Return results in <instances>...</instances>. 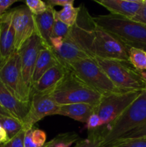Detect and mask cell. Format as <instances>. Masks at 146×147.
Here are the masks:
<instances>
[{"label": "cell", "mask_w": 146, "mask_h": 147, "mask_svg": "<svg viewBox=\"0 0 146 147\" xmlns=\"http://www.w3.org/2000/svg\"><path fill=\"white\" fill-rule=\"evenodd\" d=\"M104 147H146V138H136L116 141Z\"/></svg>", "instance_id": "obj_24"}, {"label": "cell", "mask_w": 146, "mask_h": 147, "mask_svg": "<svg viewBox=\"0 0 146 147\" xmlns=\"http://www.w3.org/2000/svg\"><path fill=\"white\" fill-rule=\"evenodd\" d=\"M145 124L146 90H144L115 120L101 127L103 147L119 140L131 131Z\"/></svg>", "instance_id": "obj_3"}, {"label": "cell", "mask_w": 146, "mask_h": 147, "mask_svg": "<svg viewBox=\"0 0 146 147\" xmlns=\"http://www.w3.org/2000/svg\"><path fill=\"white\" fill-rule=\"evenodd\" d=\"M47 5L52 7L54 6H60V7H64L68 5H74V0H48L46 1Z\"/></svg>", "instance_id": "obj_32"}, {"label": "cell", "mask_w": 146, "mask_h": 147, "mask_svg": "<svg viewBox=\"0 0 146 147\" xmlns=\"http://www.w3.org/2000/svg\"><path fill=\"white\" fill-rule=\"evenodd\" d=\"M77 77L101 96L124 92L117 88L93 58L78 60L67 65Z\"/></svg>", "instance_id": "obj_6"}, {"label": "cell", "mask_w": 146, "mask_h": 147, "mask_svg": "<svg viewBox=\"0 0 146 147\" xmlns=\"http://www.w3.org/2000/svg\"><path fill=\"white\" fill-rule=\"evenodd\" d=\"M50 94L60 106L78 103L97 106L102 97L69 68L64 78Z\"/></svg>", "instance_id": "obj_4"}, {"label": "cell", "mask_w": 146, "mask_h": 147, "mask_svg": "<svg viewBox=\"0 0 146 147\" xmlns=\"http://www.w3.org/2000/svg\"><path fill=\"white\" fill-rule=\"evenodd\" d=\"M9 140V139L7 132L4 130V128L2 127V126L0 124V145L4 144L6 142H8Z\"/></svg>", "instance_id": "obj_36"}, {"label": "cell", "mask_w": 146, "mask_h": 147, "mask_svg": "<svg viewBox=\"0 0 146 147\" xmlns=\"http://www.w3.org/2000/svg\"><path fill=\"white\" fill-rule=\"evenodd\" d=\"M74 147H103V137L101 127L88 131L86 139L77 141Z\"/></svg>", "instance_id": "obj_22"}, {"label": "cell", "mask_w": 146, "mask_h": 147, "mask_svg": "<svg viewBox=\"0 0 146 147\" xmlns=\"http://www.w3.org/2000/svg\"><path fill=\"white\" fill-rule=\"evenodd\" d=\"M17 1V0H0V17L8 11V9Z\"/></svg>", "instance_id": "obj_33"}, {"label": "cell", "mask_w": 146, "mask_h": 147, "mask_svg": "<svg viewBox=\"0 0 146 147\" xmlns=\"http://www.w3.org/2000/svg\"><path fill=\"white\" fill-rule=\"evenodd\" d=\"M141 74H142V76H143V78H144V80H145V82H146V71L145 72H143V73H141Z\"/></svg>", "instance_id": "obj_38"}, {"label": "cell", "mask_w": 146, "mask_h": 147, "mask_svg": "<svg viewBox=\"0 0 146 147\" xmlns=\"http://www.w3.org/2000/svg\"><path fill=\"white\" fill-rule=\"evenodd\" d=\"M26 6L33 15H40L47 9V3L42 0H26Z\"/></svg>", "instance_id": "obj_25"}, {"label": "cell", "mask_w": 146, "mask_h": 147, "mask_svg": "<svg viewBox=\"0 0 146 147\" xmlns=\"http://www.w3.org/2000/svg\"><path fill=\"white\" fill-rule=\"evenodd\" d=\"M0 80L16 98L21 101H30L31 92L23 78L18 51L14 50L0 68Z\"/></svg>", "instance_id": "obj_7"}, {"label": "cell", "mask_w": 146, "mask_h": 147, "mask_svg": "<svg viewBox=\"0 0 146 147\" xmlns=\"http://www.w3.org/2000/svg\"><path fill=\"white\" fill-rule=\"evenodd\" d=\"M32 129H28V130L26 131L24 139V147H38L33 143L32 139H31V132H32Z\"/></svg>", "instance_id": "obj_34"}, {"label": "cell", "mask_w": 146, "mask_h": 147, "mask_svg": "<svg viewBox=\"0 0 146 147\" xmlns=\"http://www.w3.org/2000/svg\"><path fill=\"white\" fill-rule=\"evenodd\" d=\"M0 124L6 131L9 139L23 129L22 123L13 116H1Z\"/></svg>", "instance_id": "obj_23"}, {"label": "cell", "mask_w": 146, "mask_h": 147, "mask_svg": "<svg viewBox=\"0 0 146 147\" xmlns=\"http://www.w3.org/2000/svg\"><path fill=\"white\" fill-rule=\"evenodd\" d=\"M60 105L56 103L50 93H34L30 99V109L22 122L23 129H32L44 118L58 115Z\"/></svg>", "instance_id": "obj_10"}, {"label": "cell", "mask_w": 146, "mask_h": 147, "mask_svg": "<svg viewBox=\"0 0 146 147\" xmlns=\"http://www.w3.org/2000/svg\"><path fill=\"white\" fill-rule=\"evenodd\" d=\"M95 105L86 103L61 105L58 115L71 118L77 121L86 123L87 119L95 111Z\"/></svg>", "instance_id": "obj_18"}, {"label": "cell", "mask_w": 146, "mask_h": 147, "mask_svg": "<svg viewBox=\"0 0 146 147\" xmlns=\"http://www.w3.org/2000/svg\"><path fill=\"white\" fill-rule=\"evenodd\" d=\"M94 24L115 37L125 47L146 51V25L114 14L92 17Z\"/></svg>", "instance_id": "obj_2"}, {"label": "cell", "mask_w": 146, "mask_h": 147, "mask_svg": "<svg viewBox=\"0 0 146 147\" xmlns=\"http://www.w3.org/2000/svg\"><path fill=\"white\" fill-rule=\"evenodd\" d=\"M31 139L34 144L38 147H43L47 142V134L44 131L33 128L31 132Z\"/></svg>", "instance_id": "obj_28"}, {"label": "cell", "mask_w": 146, "mask_h": 147, "mask_svg": "<svg viewBox=\"0 0 146 147\" xmlns=\"http://www.w3.org/2000/svg\"><path fill=\"white\" fill-rule=\"evenodd\" d=\"M63 134H64V133L59 134L57 135L55 137L53 138L52 140L47 142L43 147H57L59 142H60V141H61V139H62Z\"/></svg>", "instance_id": "obj_35"}, {"label": "cell", "mask_w": 146, "mask_h": 147, "mask_svg": "<svg viewBox=\"0 0 146 147\" xmlns=\"http://www.w3.org/2000/svg\"><path fill=\"white\" fill-rule=\"evenodd\" d=\"M94 27L92 17L84 6H81L77 22L64 37L60 49L52 51L60 63L67 67L69 64L78 60L93 58L92 40Z\"/></svg>", "instance_id": "obj_1"}, {"label": "cell", "mask_w": 146, "mask_h": 147, "mask_svg": "<svg viewBox=\"0 0 146 147\" xmlns=\"http://www.w3.org/2000/svg\"><path fill=\"white\" fill-rule=\"evenodd\" d=\"M70 29H71V27H69V26L64 24L62 22L55 20L54 23V26H53L51 37H65L68 34V33L70 32Z\"/></svg>", "instance_id": "obj_26"}, {"label": "cell", "mask_w": 146, "mask_h": 147, "mask_svg": "<svg viewBox=\"0 0 146 147\" xmlns=\"http://www.w3.org/2000/svg\"><path fill=\"white\" fill-rule=\"evenodd\" d=\"M58 63H60V62L52 50L47 48L42 49L39 53L34 66L32 76V85L36 83L44 73Z\"/></svg>", "instance_id": "obj_19"}, {"label": "cell", "mask_w": 146, "mask_h": 147, "mask_svg": "<svg viewBox=\"0 0 146 147\" xmlns=\"http://www.w3.org/2000/svg\"><path fill=\"white\" fill-rule=\"evenodd\" d=\"M136 138H146V124L140 128L131 131L127 134L124 135L121 139L119 140H124V139H136ZM117 140V141H119Z\"/></svg>", "instance_id": "obj_29"}, {"label": "cell", "mask_w": 146, "mask_h": 147, "mask_svg": "<svg viewBox=\"0 0 146 147\" xmlns=\"http://www.w3.org/2000/svg\"><path fill=\"white\" fill-rule=\"evenodd\" d=\"M4 62H5V60H4V59L2 58V57H1V54H0V68H1V66H2L3 65H4Z\"/></svg>", "instance_id": "obj_37"}, {"label": "cell", "mask_w": 146, "mask_h": 147, "mask_svg": "<svg viewBox=\"0 0 146 147\" xmlns=\"http://www.w3.org/2000/svg\"><path fill=\"white\" fill-rule=\"evenodd\" d=\"M131 20L138 22H140L146 25V0H144L143 7H141L138 13Z\"/></svg>", "instance_id": "obj_31"}, {"label": "cell", "mask_w": 146, "mask_h": 147, "mask_svg": "<svg viewBox=\"0 0 146 147\" xmlns=\"http://www.w3.org/2000/svg\"><path fill=\"white\" fill-rule=\"evenodd\" d=\"M100 127H102L101 121L99 116L95 113H94L87 119L85 123V129H87V131H90L94 130Z\"/></svg>", "instance_id": "obj_30"}, {"label": "cell", "mask_w": 146, "mask_h": 147, "mask_svg": "<svg viewBox=\"0 0 146 147\" xmlns=\"http://www.w3.org/2000/svg\"><path fill=\"white\" fill-rule=\"evenodd\" d=\"M0 105L13 117L22 123L30 109V101L24 102L16 98L0 80Z\"/></svg>", "instance_id": "obj_16"}, {"label": "cell", "mask_w": 146, "mask_h": 147, "mask_svg": "<svg viewBox=\"0 0 146 147\" xmlns=\"http://www.w3.org/2000/svg\"><path fill=\"white\" fill-rule=\"evenodd\" d=\"M13 9L0 17V54L4 60L14 51L15 32L12 22Z\"/></svg>", "instance_id": "obj_13"}, {"label": "cell", "mask_w": 146, "mask_h": 147, "mask_svg": "<svg viewBox=\"0 0 146 147\" xmlns=\"http://www.w3.org/2000/svg\"><path fill=\"white\" fill-rule=\"evenodd\" d=\"M12 9V22L15 32L14 50L18 51L36 33L35 23L34 15L27 6H21Z\"/></svg>", "instance_id": "obj_11"}, {"label": "cell", "mask_w": 146, "mask_h": 147, "mask_svg": "<svg viewBox=\"0 0 146 147\" xmlns=\"http://www.w3.org/2000/svg\"><path fill=\"white\" fill-rule=\"evenodd\" d=\"M110 14L133 19L143 7L144 0H94Z\"/></svg>", "instance_id": "obj_15"}, {"label": "cell", "mask_w": 146, "mask_h": 147, "mask_svg": "<svg viewBox=\"0 0 146 147\" xmlns=\"http://www.w3.org/2000/svg\"><path fill=\"white\" fill-rule=\"evenodd\" d=\"M80 7H75L74 5H68L63 7L60 11H54L55 20L62 22L69 27H72L77 22Z\"/></svg>", "instance_id": "obj_20"}, {"label": "cell", "mask_w": 146, "mask_h": 147, "mask_svg": "<svg viewBox=\"0 0 146 147\" xmlns=\"http://www.w3.org/2000/svg\"><path fill=\"white\" fill-rule=\"evenodd\" d=\"M127 56L128 62L137 71H146V51L135 47H128Z\"/></svg>", "instance_id": "obj_21"}, {"label": "cell", "mask_w": 146, "mask_h": 147, "mask_svg": "<svg viewBox=\"0 0 146 147\" xmlns=\"http://www.w3.org/2000/svg\"><path fill=\"white\" fill-rule=\"evenodd\" d=\"M43 48L45 47L41 39L35 33L18 50L21 58V67L23 78L31 92L34 66L39 53Z\"/></svg>", "instance_id": "obj_12"}, {"label": "cell", "mask_w": 146, "mask_h": 147, "mask_svg": "<svg viewBox=\"0 0 146 147\" xmlns=\"http://www.w3.org/2000/svg\"><path fill=\"white\" fill-rule=\"evenodd\" d=\"M47 6L48 7L46 11L40 15H34V19L36 27V34L41 39L44 47L51 50L50 38L52 37L53 26L55 21V9L54 7L49 5Z\"/></svg>", "instance_id": "obj_17"}, {"label": "cell", "mask_w": 146, "mask_h": 147, "mask_svg": "<svg viewBox=\"0 0 146 147\" xmlns=\"http://www.w3.org/2000/svg\"><path fill=\"white\" fill-rule=\"evenodd\" d=\"M107 74L113 84L124 92L146 90V82L141 73L135 70L128 61L94 58Z\"/></svg>", "instance_id": "obj_5"}, {"label": "cell", "mask_w": 146, "mask_h": 147, "mask_svg": "<svg viewBox=\"0 0 146 147\" xmlns=\"http://www.w3.org/2000/svg\"><path fill=\"white\" fill-rule=\"evenodd\" d=\"M25 129H21L17 135L10 139L4 144L0 145V147H24V139L26 132Z\"/></svg>", "instance_id": "obj_27"}, {"label": "cell", "mask_w": 146, "mask_h": 147, "mask_svg": "<svg viewBox=\"0 0 146 147\" xmlns=\"http://www.w3.org/2000/svg\"><path fill=\"white\" fill-rule=\"evenodd\" d=\"M67 70L68 67L60 63L50 68L32 85L31 95L34 93H51L64 78Z\"/></svg>", "instance_id": "obj_14"}, {"label": "cell", "mask_w": 146, "mask_h": 147, "mask_svg": "<svg viewBox=\"0 0 146 147\" xmlns=\"http://www.w3.org/2000/svg\"><path fill=\"white\" fill-rule=\"evenodd\" d=\"M92 55L107 60L128 61L127 48L111 34L94 24L92 40Z\"/></svg>", "instance_id": "obj_9"}, {"label": "cell", "mask_w": 146, "mask_h": 147, "mask_svg": "<svg viewBox=\"0 0 146 147\" xmlns=\"http://www.w3.org/2000/svg\"><path fill=\"white\" fill-rule=\"evenodd\" d=\"M1 116H0V117H1Z\"/></svg>", "instance_id": "obj_39"}, {"label": "cell", "mask_w": 146, "mask_h": 147, "mask_svg": "<svg viewBox=\"0 0 146 147\" xmlns=\"http://www.w3.org/2000/svg\"><path fill=\"white\" fill-rule=\"evenodd\" d=\"M143 91L120 92L102 96L94 113L99 116L102 127L115 120Z\"/></svg>", "instance_id": "obj_8"}]
</instances>
